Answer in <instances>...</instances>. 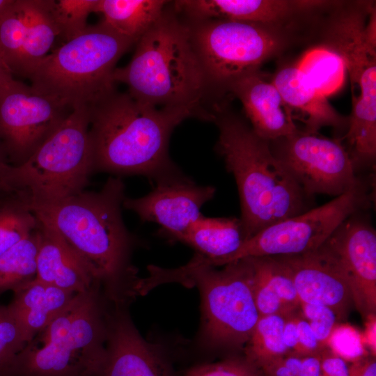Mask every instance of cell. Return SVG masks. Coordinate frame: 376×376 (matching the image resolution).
Masks as SVG:
<instances>
[{
    "label": "cell",
    "instance_id": "cell-10",
    "mask_svg": "<svg viewBox=\"0 0 376 376\" xmlns=\"http://www.w3.org/2000/svg\"><path fill=\"white\" fill-rule=\"evenodd\" d=\"M373 1H336L322 13L315 24L320 42L337 53L345 63L352 86L359 94L352 98V111L343 139L355 151L376 148V50L366 40L365 26Z\"/></svg>",
    "mask_w": 376,
    "mask_h": 376
},
{
    "label": "cell",
    "instance_id": "cell-19",
    "mask_svg": "<svg viewBox=\"0 0 376 376\" xmlns=\"http://www.w3.org/2000/svg\"><path fill=\"white\" fill-rule=\"evenodd\" d=\"M228 92L240 100L251 129L262 139L272 141L298 130L292 116L283 109L279 91L260 70L237 80Z\"/></svg>",
    "mask_w": 376,
    "mask_h": 376
},
{
    "label": "cell",
    "instance_id": "cell-18",
    "mask_svg": "<svg viewBox=\"0 0 376 376\" xmlns=\"http://www.w3.org/2000/svg\"><path fill=\"white\" fill-rule=\"evenodd\" d=\"M288 265L300 302L327 306L344 318L351 301L344 278L320 247L311 253L279 256Z\"/></svg>",
    "mask_w": 376,
    "mask_h": 376
},
{
    "label": "cell",
    "instance_id": "cell-29",
    "mask_svg": "<svg viewBox=\"0 0 376 376\" xmlns=\"http://www.w3.org/2000/svg\"><path fill=\"white\" fill-rule=\"evenodd\" d=\"M40 225L27 237L0 256V293L13 291L36 277Z\"/></svg>",
    "mask_w": 376,
    "mask_h": 376
},
{
    "label": "cell",
    "instance_id": "cell-28",
    "mask_svg": "<svg viewBox=\"0 0 376 376\" xmlns=\"http://www.w3.org/2000/svg\"><path fill=\"white\" fill-rule=\"evenodd\" d=\"M40 221L17 191H0V256L31 235Z\"/></svg>",
    "mask_w": 376,
    "mask_h": 376
},
{
    "label": "cell",
    "instance_id": "cell-30",
    "mask_svg": "<svg viewBox=\"0 0 376 376\" xmlns=\"http://www.w3.org/2000/svg\"><path fill=\"white\" fill-rule=\"evenodd\" d=\"M285 315L260 317L244 347V357L259 369L289 353L283 339Z\"/></svg>",
    "mask_w": 376,
    "mask_h": 376
},
{
    "label": "cell",
    "instance_id": "cell-36",
    "mask_svg": "<svg viewBox=\"0 0 376 376\" xmlns=\"http://www.w3.org/2000/svg\"><path fill=\"white\" fill-rule=\"evenodd\" d=\"M302 356L288 353L260 368L263 376H299Z\"/></svg>",
    "mask_w": 376,
    "mask_h": 376
},
{
    "label": "cell",
    "instance_id": "cell-34",
    "mask_svg": "<svg viewBox=\"0 0 376 376\" xmlns=\"http://www.w3.org/2000/svg\"><path fill=\"white\" fill-rule=\"evenodd\" d=\"M363 341L357 331L352 327L338 325L334 329L327 346L347 363H351L369 354L366 352Z\"/></svg>",
    "mask_w": 376,
    "mask_h": 376
},
{
    "label": "cell",
    "instance_id": "cell-42",
    "mask_svg": "<svg viewBox=\"0 0 376 376\" xmlns=\"http://www.w3.org/2000/svg\"><path fill=\"white\" fill-rule=\"evenodd\" d=\"M366 324L364 335V342L369 350V354L375 357L376 355V343H375V330H376V318L375 314L370 315L366 318Z\"/></svg>",
    "mask_w": 376,
    "mask_h": 376
},
{
    "label": "cell",
    "instance_id": "cell-31",
    "mask_svg": "<svg viewBox=\"0 0 376 376\" xmlns=\"http://www.w3.org/2000/svg\"><path fill=\"white\" fill-rule=\"evenodd\" d=\"M98 0H51V13L59 32L66 41L81 34L87 19L95 13Z\"/></svg>",
    "mask_w": 376,
    "mask_h": 376
},
{
    "label": "cell",
    "instance_id": "cell-5",
    "mask_svg": "<svg viewBox=\"0 0 376 376\" xmlns=\"http://www.w3.org/2000/svg\"><path fill=\"white\" fill-rule=\"evenodd\" d=\"M100 285L69 304L16 356L7 376H97L111 311Z\"/></svg>",
    "mask_w": 376,
    "mask_h": 376
},
{
    "label": "cell",
    "instance_id": "cell-22",
    "mask_svg": "<svg viewBox=\"0 0 376 376\" xmlns=\"http://www.w3.org/2000/svg\"><path fill=\"white\" fill-rule=\"evenodd\" d=\"M246 240L240 218H210L203 215L177 241L196 251L187 266L215 267L219 262L236 252Z\"/></svg>",
    "mask_w": 376,
    "mask_h": 376
},
{
    "label": "cell",
    "instance_id": "cell-26",
    "mask_svg": "<svg viewBox=\"0 0 376 376\" xmlns=\"http://www.w3.org/2000/svg\"><path fill=\"white\" fill-rule=\"evenodd\" d=\"M164 0H98L95 13L103 22L134 43L152 27L165 10Z\"/></svg>",
    "mask_w": 376,
    "mask_h": 376
},
{
    "label": "cell",
    "instance_id": "cell-14",
    "mask_svg": "<svg viewBox=\"0 0 376 376\" xmlns=\"http://www.w3.org/2000/svg\"><path fill=\"white\" fill-rule=\"evenodd\" d=\"M320 249L346 281L363 318L376 311V232L356 212L345 219Z\"/></svg>",
    "mask_w": 376,
    "mask_h": 376
},
{
    "label": "cell",
    "instance_id": "cell-27",
    "mask_svg": "<svg viewBox=\"0 0 376 376\" xmlns=\"http://www.w3.org/2000/svg\"><path fill=\"white\" fill-rule=\"evenodd\" d=\"M295 65L327 97L338 93L345 84L347 71L344 61L322 43L308 48Z\"/></svg>",
    "mask_w": 376,
    "mask_h": 376
},
{
    "label": "cell",
    "instance_id": "cell-33",
    "mask_svg": "<svg viewBox=\"0 0 376 376\" xmlns=\"http://www.w3.org/2000/svg\"><path fill=\"white\" fill-rule=\"evenodd\" d=\"M184 376H263L260 369L244 357H231L214 363L195 366Z\"/></svg>",
    "mask_w": 376,
    "mask_h": 376
},
{
    "label": "cell",
    "instance_id": "cell-16",
    "mask_svg": "<svg viewBox=\"0 0 376 376\" xmlns=\"http://www.w3.org/2000/svg\"><path fill=\"white\" fill-rule=\"evenodd\" d=\"M111 311L104 360L97 376H174L162 351L146 341L122 308Z\"/></svg>",
    "mask_w": 376,
    "mask_h": 376
},
{
    "label": "cell",
    "instance_id": "cell-43",
    "mask_svg": "<svg viewBox=\"0 0 376 376\" xmlns=\"http://www.w3.org/2000/svg\"><path fill=\"white\" fill-rule=\"evenodd\" d=\"M10 164L7 157L0 145V191L3 189V181Z\"/></svg>",
    "mask_w": 376,
    "mask_h": 376
},
{
    "label": "cell",
    "instance_id": "cell-15",
    "mask_svg": "<svg viewBox=\"0 0 376 376\" xmlns=\"http://www.w3.org/2000/svg\"><path fill=\"white\" fill-rule=\"evenodd\" d=\"M215 191L214 187L198 185L184 174L156 183L143 196L125 197L123 206L135 212L141 221L158 224L162 233L177 240L203 216L202 207Z\"/></svg>",
    "mask_w": 376,
    "mask_h": 376
},
{
    "label": "cell",
    "instance_id": "cell-37",
    "mask_svg": "<svg viewBox=\"0 0 376 376\" xmlns=\"http://www.w3.org/2000/svg\"><path fill=\"white\" fill-rule=\"evenodd\" d=\"M298 350L300 356L315 354L323 348L318 341L308 321L303 317L300 309L297 316Z\"/></svg>",
    "mask_w": 376,
    "mask_h": 376
},
{
    "label": "cell",
    "instance_id": "cell-8",
    "mask_svg": "<svg viewBox=\"0 0 376 376\" xmlns=\"http://www.w3.org/2000/svg\"><path fill=\"white\" fill-rule=\"evenodd\" d=\"M89 107L70 113L24 163L10 165L3 191L21 194L29 205L54 202L84 190L93 173Z\"/></svg>",
    "mask_w": 376,
    "mask_h": 376
},
{
    "label": "cell",
    "instance_id": "cell-25",
    "mask_svg": "<svg viewBox=\"0 0 376 376\" xmlns=\"http://www.w3.org/2000/svg\"><path fill=\"white\" fill-rule=\"evenodd\" d=\"M26 35L16 75L29 78L48 55L59 32L51 13V0H19Z\"/></svg>",
    "mask_w": 376,
    "mask_h": 376
},
{
    "label": "cell",
    "instance_id": "cell-11",
    "mask_svg": "<svg viewBox=\"0 0 376 376\" xmlns=\"http://www.w3.org/2000/svg\"><path fill=\"white\" fill-rule=\"evenodd\" d=\"M369 193L368 187L361 180L352 189L324 205L264 228L217 266L249 257L290 256L313 252L345 219L368 205Z\"/></svg>",
    "mask_w": 376,
    "mask_h": 376
},
{
    "label": "cell",
    "instance_id": "cell-12",
    "mask_svg": "<svg viewBox=\"0 0 376 376\" xmlns=\"http://www.w3.org/2000/svg\"><path fill=\"white\" fill-rule=\"evenodd\" d=\"M273 155L309 198L337 197L358 185L351 158L339 138L330 139L297 130L269 141Z\"/></svg>",
    "mask_w": 376,
    "mask_h": 376
},
{
    "label": "cell",
    "instance_id": "cell-23",
    "mask_svg": "<svg viewBox=\"0 0 376 376\" xmlns=\"http://www.w3.org/2000/svg\"><path fill=\"white\" fill-rule=\"evenodd\" d=\"M249 258L253 295L260 317L288 315L299 309L300 301L286 263L279 256Z\"/></svg>",
    "mask_w": 376,
    "mask_h": 376
},
{
    "label": "cell",
    "instance_id": "cell-13",
    "mask_svg": "<svg viewBox=\"0 0 376 376\" xmlns=\"http://www.w3.org/2000/svg\"><path fill=\"white\" fill-rule=\"evenodd\" d=\"M73 109L10 78L0 85V145L10 164L26 162Z\"/></svg>",
    "mask_w": 376,
    "mask_h": 376
},
{
    "label": "cell",
    "instance_id": "cell-39",
    "mask_svg": "<svg viewBox=\"0 0 376 376\" xmlns=\"http://www.w3.org/2000/svg\"><path fill=\"white\" fill-rule=\"evenodd\" d=\"M299 309L285 315V320L283 331V339L289 353L297 354L298 336H297V316Z\"/></svg>",
    "mask_w": 376,
    "mask_h": 376
},
{
    "label": "cell",
    "instance_id": "cell-40",
    "mask_svg": "<svg viewBox=\"0 0 376 376\" xmlns=\"http://www.w3.org/2000/svg\"><path fill=\"white\" fill-rule=\"evenodd\" d=\"M349 376H376L375 357L367 354L348 366Z\"/></svg>",
    "mask_w": 376,
    "mask_h": 376
},
{
    "label": "cell",
    "instance_id": "cell-1",
    "mask_svg": "<svg viewBox=\"0 0 376 376\" xmlns=\"http://www.w3.org/2000/svg\"><path fill=\"white\" fill-rule=\"evenodd\" d=\"M125 185L110 177L99 191L29 205L40 222L53 229L88 269L105 296L125 303L138 281L130 257L134 237L122 216Z\"/></svg>",
    "mask_w": 376,
    "mask_h": 376
},
{
    "label": "cell",
    "instance_id": "cell-9",
    "mask_svg": "<svg viewBox=\"0 0 376 376\" xmlns=\"http://www.w3.org/2000/svg\"><path fill=\"white\" fill-rule=\"evenodd\" d=\"M302 24L281 25L224 19L198 21L191 27V38L208 87L221 93L241 77L260 70L310 35Z\"/></svg>",
    "mask_w": 376,
    "mask_h": 376
},
{
    "label": "cell",
    "instance_id": "cell-6",
    "mask_svg": "<svg viewBox=\"0 0 376 376\" xmlns=\"http://www.w3.org/2000/svg\"><path fill=\"white\" fill-rule=\"evenodd\" d=\"M134 43L103 22L88 26L48 54L29 76L31 86L72 109L91 106L115 91L116 65Z\"/></svg>",
    "mask_w": 376,
    "mask_h": 376
},
{
    "label": "cell",
    "instance_id": "cell-20",
    "mask_svg": "<svg viewBox=\"0 0 376 376\" xmlns=\"http://www.w3.org/2000/svg\"><path fill=\"white\" fill-rule=\"evenodd\" d=\"M270 80L288 111L299 113V119L305 125L304 131L317 134L324 127L347 131L349 116L340 114L295 63L281 65Z\"/></svg>",
    "mask_w": 376,
    "mask_h": 376
},
{
    "label": "cell",
    "instance_id": "cell-35",
    "mask_svg": "<svg viewBox=\"0 0 376 376\" xmlns=\"http://www.w3.org/2000/svg\"><path fill=\"white\" fill-rule=\"evenodd\" d=\"M299 309L308 321L318 341L324 347L336 326L337 316L334 311L325 306L300 302Z\"/></svg>",
    "mask_w": 376,
    "mask_h": 376
},
{
    "label": "cell",
    "instance_id": "cell-46",
    "mask_svg": "<svg viewBox=\"0 0 376 376\" xmlns=\"http://www.w3.org/2000/svg\"><path fill=\"white\" fill-rule=\"evenodd\" d=\"M0 376H2V375L1 374V373H0Z\"/></svg>",
    "mask_w": 376,
    "mask_h": 376
},
{
    "label": "cell",
    "instance_id": "cell-45",
    "mask_svg": "<svg viewBox=\"0 0 376 376\" xmlns=\"http://www.w3.org/2000/svg\"><path fill=\"white\" fill-rule=\"evenodd\" d=\"M12 2L13 0H0V17Z\"/></svg>",
    "mask_w": 376,
    "mask_h": 376
},
{
    "label": "cell",
    "instance_id": "cell-38",
    "mask_svg": "<svg viewBox=\"0 0 376 376\" xmlns=\"http://www.w3.org/2000/svg\"><path fill=\"white\" fill-rule=\"evenodd\" d=\"M321 376H349L347 363L329 347L320 350Z\"/></svg>",
    "mask_w": 376,
    "mask_h": 376
},
{
    "label": "cell",
    "instance_id": "cell-32",
    "mask_svg": "<svg viewBox=\"0 0 376 376\" xmlns=\"http://www.w3.org/2000/svg\"><path fill=\"white\" fill-rule=\"evenodd\" d=\"M22 330L8 306L0 305V373L7 376L16 356L26 345Z\"/></svg>",
    "mask_w": 376,
    "mask_h": 376
},
{
    "label": "cell",
    "instance_id": "cell-2",
    "mask_svg": "<svg viewBox=\"0 0 376 376\" xmlns=\"http://www.w3.org/2000/svg\"><path fill=\"white\" fill-rule=\"evenodd\" d=\"M89 111L93 173L142 175L155 184L184 174L169 157V139L195 111L156 107L114 91Z\"/></svg>",
    "mask_w": 376,
    "mask_h": 376
},
{
    "label": "cell",
    "instance_id": "cell-24",
    "mask_svg": "<svg viewBox=\"0 0 376 376\" xmlns=\"http://www.w3.org/2000/svg\"><path fill=\"white\" fill-rule=\"evenodd\" d=\"M13 292V299L8 306L19 324L26 344L66 308L75 295L36 277Z\"/></svg>",
    "mask_w": 376,
    "mask_h": 376
},
{
    "label": "cell",
    "instance_id": "cell-7",
    "mask_svg": "<svg viewBox=\"0 0 376 376\" xmlns=\"http://www.w3.org/2000/svg\"><path fill=\"white\" fill-rule=\"evenodd\" d=\"M223 267L150 266L146 281L150 287L164 282L196 285L202 298L205 340L216 348L240 349L260 318L252 291L251 265L246 258Z\"/></svg>",
    "mask_w": 376,
    "mask_h": 376
},
{
    "label": "cell",
    "instance_id": "cell-3",
    "mask_svg": "<svg viewBox=\"0 0 376 376\" xmlns=\"http://www.w3.org/2000/svg\"><path fill=\"white\" fill-rule=\"evenodd\" d=\"M212 120L219 130L216 150L237 187L247 239L309 210L311 198L273 155L269 141L227 110L217 109Z\"/></svg>",
    "mask_w": 376,
    "mask_h": 376
},
{
    "label": "cell",
    "instance_id": "cell-17",
    "mask_svg": "<svg viewBox=\"0 0 376 376\" xmlns=\"http://www.w3.org/2000/svg\"><path fill=\"white\" fill-rule=\"evenodd\" d=\"M175 8L198 21L224 19L281 25L302 24L321 6L308 0H181Z\"/></svg>",
    "mask_w": 376,
    "mask_h": 376
},
{
    "label": "cell",
    "instance_id": "cell-44",
    "mask_svg": "<svg viewBox=\"0 0 376 376\" xmlns=\"http://www.w3.org/2000/svg\"><path fill=\"white\" fill-rule=\"evenodd\" d=\"M13 77L0 54V85Z\"/></svg>",
    "mask_w": 376,
    "mask_h": 376
},
{
    "label": "cell",
    "instance_id": "cell-41",
    "mask_svg": "<svg viewBox=\"0 0 376 376\" xmlns=\"http://www.w3.org/2000/svg\"><path fill=\"white\" fill-rule=\"evenodd\" d=\"M320 352L302 356L299 376H321Z\"/></svg>",
    "mask_w": 376,
    "mask_h": 376
},
{
    "label": "cell",
    "instance_id": "cell-21",
    "mask_svg": "<svg viewBox=\"0 0 376 376\" xmlns=\"http://www.w3.org/2000/svg\"><path fill=\"white\" fill-rule=\"evenodd\" d=\"M40 235L36 274L38 280L75 294L99 285L86 265L53 229L40 222Z\"/></svg>",
    "mask_w": 376,
    "mask_h": 376
},
{
    "label": "cell",
    "instance_id": "cell-4",
    "mask_svg": "<svg viewBox=\"0 0 376 376\" xmlns=\"http://www.w3.org/2000/svg\"><path fill=\"white\" fill-rule=\"evenodd\" d=\"M113 78L125 84L134 99L160 108L196 111L208 88L190 26L165 10L136 42L129 63L116 68Z\"/></svg>",
    "mask_w": 376,
    "mask_h": 376
}]
</instances>
